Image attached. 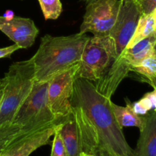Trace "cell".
<instances>
[{
	"label": "cell",
	"mask_w": 156,
	"mask_h": 156,
	"mask_svg": "<svg viewBox=\"0 0 156 156\" xmlns=\"http://www.w3.org/2000/svg\"><path fill=\"white\" fill-rule=\"evenodd\" d=\"M111 102L92 82L76 77L72 107L82 152L95 156L99 150H104L113 156H134V150L116 120Z\"/></svg>",
	"instance_id": "obj_1"
},
{
	"label": "cell",
	"mask_w": 156,
	"mask_h": 156,
	"mask_svg": "<svg viewBox=\"0 0 156 156\" xmlns=\"http://www.w3.org/2000/svg\"><path fill=\"white\" fill-rule=\"evenodd\" d=\"M89 38L86 34L81 32L68 36L44 35L39 48L31 57L34 64L35 82H48L79 64Z\"/></svg>",
	"instance_id": "obj_2"
},
{
	"label": "cell",
	"mask_w": 156,
	"mask_h": 156,
	"mask_svg": "<svg viewBox=\"0 0 156 156\" xmlns=\"http://www.w3.org/2000/svg\"><path fill=\"white\" fill-rule=\"evenodd\" d=\"M2 81L0 128L12 124L16 112L33 89L35 84V69L32 58L13 62L5 74Z\"/></svg>",
	"instance_id": "obj_3"
},
{
	"label": "cell",
	"mask_w": 156,
	"mask_h": 156,
	"mask_svg": "<svg viewBox=\"0 0 156 156\" xmlns=\"http://www.w3.org/2000/svg\"><path fill=\"white\" fill-rule=\"evenodd\" d=\"M48 82H35L31 92L14 117L12 123L19 127L24 134L35 132L63 121L56 118L48 102Z\"/></svg>",
	"instance_id": "obj_4"
},
{
	"label": "cell",
	"mask_w": 156,
	"mask_h": 156,
	"mask_svg": "<svg viewBox=\"0 0 156 156\" xmlns=\"http://www.w3.org/2000/svg\"><path fill=\"white\" fill-rule=\"evenodd\" d=\"M156 40V31L142 40L132 47L126 48L111 65L105 76L98 80L99 88L107 95L111 96L120 82L129 72L143 59L153 54V46Z\"/></svg>",
	"instance_id": "obj_5"
},
{
	"label": "cell",
	"mask_w": 156,
	"mask_h": 156,
	"mask_svg": "<svg viewBox=\"0 0 156 156\" xmlns=\"http://www.w3.org/2000/svg\"><path fill=\"white\" fill-rule=\"evenodd\" d=\"M117 58L115 43L110 35L90 37L82 52L77 77L97 82Z\"/></svg>",
	"instance_id": "obj_6"
},
{
	"label": "cell",
	"mask_w": 156,
	"mask_h": 156,
	"mask_svg": "<svg viewBox=\"0 0 156 156\" xmlns=\"http://www.w3.org/2000/svg\"><path fill=\"white\" fill-rule=\"evenodd\" d=\"M122 0H96L86 5L81 33L108 36L117 21Z\"/></svg>",
	"instance_id": "obj_7"
},
{
	"label": "cell",
	"mask_w": 156,
	"mask_h": 156,
	"mask_svg": "<svg viewBox=\"0 0 156 156\" xmlns=\"http://www.w3.org/2000/svg\"><path fill=\"white\" fill-rule=\"evenodd\" d=\"M79 69V64H77L49 81L47 89L49 105L56 118L64 119L73 113L72 98Z\"/></svg>",
	"instance_id": "obj_8"
},
{
	"label": "cell",
	"mask_w": 156,
	"mask_h": 156,
	"mask_svg": "<svg viewBox=\"0 0 156 156\" xmlns=\"http://www.w3.org/2000/svg\"><path fill=\"white\" fill-rule=\"evenodd\" d=\"M141 15L134 0H122L117 21L110 33L115 43L117 57L130 41Z\"/></svg>",
	"instance_id": "obj_9"
},
{
	"label": "cell",
	"mask_w": 156,
	"mask_h": 156,
	"mask_svg": "<svg viewBox=\"0 0 156 156\" xmlns=\"http://www.w3.org/2000/svg\"><path fill=\"white\" fill-rule=\"evenodd\" d=\"M0 30L21 49L30 48L39 34L33 20L18 16H0Z\"/></svg>",
	"instance_id": "obj_10"
},
{
	"label": "cell",
	"mask_w": 156,
	"mask_h": 156,
	"mask_svg": "<svg viewBox=\"0 0 156 156\" xmlns=\"http://www.w3.org/2000/svg\"><path fill=\"white\" fill-rule=\"evenodd\" d=\"M56 125L18 136L8 145L0 156H29L41 146L49 143L53 136Z\"/></svg>",
	"instance_id": "obj_11"
},
{
	"label": "cell",
	"mask_w": 156,
	"mask_h": 156,
	"mask_svg": "<svg viewBox=\"0 0 156 156\" xmlns=\"http://www.w3.org/2000/svg\"><path fill=\"white\" fill-rule=\"evenodd\" d=\"M144 119L134 156H156V112L145 114Z\"/></svg>",
	"instance_id": "obj_12"
},
{
	"label": "cell",
	"mask_w": 156,
	"mask_h": 156,
	"mask_svg": "<svg viewBox=\"0 0 156 156\" xmlns=\"http://www.w3.org/2000/svg\"><path fill=\"white\" fill-rule=\"evenodd\" d=\"M57 129L64 142L69 156H79L82 152L80 136L73 113L57 124Z\"/></svg>",
	"instance_id": "obj_13"
},
{
	"label": "cell",
	"mask_w": 156,
	"mask_h": 156,
	"mask_svg": "<svg viewBox=\"0 0 156 156\" xmlns=\"http://www.w3.org/2000/svg\"><path fill=\"white\" fill-rule=\"evenodd\" d=\"M111 108L116 120L122 129L130 126L142 129L144 124V115L137 114L133 108L132 103L128 101L126 106L123 107L111 102Z\"/></svg>",
	"instance_id": "obj_14"
},
{
	"label": "cell",
	"mask_w": 156,
	"mask_h": 156,
	"mask_svg": "<svg viewBox=\"0 0 156 156\" xmlns=\"http://www.w3.org/2000/svg\"><path fill=\"white\" fill-rule=\"evenodd\" d=\"M156 31V9L149 14H142L136 28L126 48L132 47Z\"/></svg>",
	"instance_id": "obj_15"
},
{
	"label": "cell",
	"mask_w": 156,
	"mask_h": 156,
	"mask_svg": "<svg viewBox=\"0 0 156 156\" xmlns=\"http://www.w3.org/2000/svg\"><path fill=\"white\" fill-rule=\"evenodd\" d=\"M134 111L139 115H145L149 111L156 112V89L143 96V98L132 104Z\"/></svg>",
	"instance_id": "obj_16"
},
{
	"label": "cell",
	"mask_w": 156,
	"mask_h": 156,
	"mask_svg": "<svg viewBox=\"0 0 156 156\" xmlns=\"http://www.w3.org/2000/svg\"><path fill=\"white\" fill-rule=\"evenodd\" d=\"M45 20H56L60 16L62 5L60 0H38Z\"/></svg>",
	"instance_id": "obj_17"
},
{
	"label": "cell",
	"mask_w": 156,
	"mask_h": 156,
	"mask_svg": "<svg viewBox=\"0 0 156 156\" xmlns=\"http://www.w3.org/2000/svg\"><path fill=\"white\" fill-rule=\"evenodd\" d=\"M132 72L138 73L147 80L156 77V56L152 54L146 59H143L140 64L134 67Z\"/></svg>",
	"instance_id": "obj_18"
},
{
	"label": "cell",
	"mask_w": 156,
	"mask_h": 156,
	"mask_svg": "<svg viewBox=\"0 0 156 156\" xmlns=\"http://www.w3.org/2000/svg\"><path fill=\"white\" fill-rule=\"evenodd\" d=\"M21 134L24 133H21L19 127L13 123L0 128V155L12 140Z\"/></svg>",
	"instance_id": "obj_19"
},
{
	"label": "cell",
	"mask_w": 156,
	"mask_h": 156,
	"mask_svg": "<svg viewBox=\"0 0 156 156\" xmlns=\"http://www.w3.org/2000/svg\"><path fill=\"white\" fill-rule=\"evenodd\" d=\"M50 156H69L63 140L57 129V125L56 126L54 134H53Z\"/></svg>",
	"instance_id": "obj_20"
},
{
	"label": "cell",
	"mask_w": 156,
	"mask_h": 156,
	"mask_svg": "<svg viewBox=\"0 0 156 156\" xmlns=\"http://www.w3.org/2000/svg\"><path fill=\"white\" fill-rule=\"evenodd\" d=\"M142 14H149L156 9V0H134Z\"/></svg>",
	"instance_id": "obj_21"
},
{
	"label": "cell",
	"mask_w": 156,
	"mask_h": 156,
	"mask_svg": "<svg viewBox=\"0 0 156 156\" xmlns=\"http://www.w3.org/2000/svg\"><path fill=\"white\" fill-rule=\"evenodd\" d=\"M19 49H21L19 46H18L15 44H14L13 45L9 46V47L0 48V59L9 57L12 53H14L15 51L19 50Z\"/></svg>",
	"instance_id": "obj_22"
},
{
	"label": "cell",
	"mask_w": 156,
	"mask_h": 156,
	"mask_svg": "<svg viewBox=\"0 0 156 156\" xmlns=\"http://www.w3.org/2000/svg\"><path fill=\"white\" fill-rule=\"evenodd\" d=\"M3 96V81L2 79H0V110H1L2 101Z\"/></svg>",
	"instance_id": "obj_23"
},
{
	"label": "cell",
	"mask_w": 156,
	"mask_h": 156,
	"mask_svg": "<svg viewBox=\"0 0 156 156\" xmlns=\"http://www.w3.org/2000/svg\"><path fill=\"white\" fill-rule=\"evenodd\" d=\"M95 156H113V155H111V154H109L108 152H106V151L99 150L98 152L97 153V155Z\"/></svg>",
	"instance_id": "obj_24"
},
{
	"label": "cell",
	"mask_w": 156,
	"mask_h": 156,
	"mask_svg": "<svg viewBox=\"0 0 156 156\" xmlns=\"http://www.w3.org/2000/svg\"><path fill=\"white\" fill-rule=\"evenodd\" d=\"M147 82H149V83L153 87V88L156 89V77L154 78V79H149V80H147Z\"/></svg>",
	"instance_id": "obj_25"
},
{
	"label": "cell",
	"mask_w": 156,
	"mask_h": 156,
	"mask_svg": "<svg viewBox=\"0 0 156 156\" xmlns=\"http://www.w3.org/2000/svg\"><path fill=\"white\" fill-rule=\"evenodd\" d=\"M79 156H94V155H91V154H88V153H86V152H81L80 155Z\"/></svg>",
	"instance_id": "obj_26"
},
{
	"label": "cell",
	"mask_w": 156,
	"mask_h": 156,
	"mask_svg": "<svg viewBox=\"0 0 156 156\" xmlns=\"http://www.w3.org/2000/svg\"><path fill=\"white\" fill-rule=\"evenodd\" d=\"M82 1L85 3V5H88V4H90V3L93 2H95L96 0H82Z\"/></svg>",
	"instance_id": "obj_27"
},
{
	"label": "cell",
	"mask_w": 156,
	"mask_h": 156,
	"mask_svg": "<svg viewBox=\"0 0 156 156\" xmlns=\"http://www.w3.org/2000/svg\"><path fill=\"white\" fill-rule=\"evenodd\" d=\"M153 55H155L156 56V40H155V44H154V46H153Z\"/></svg>",
	"instance_id": "obj_28"
},
{
	"label": "cell",
	"mask_w": 156,
	"mask_h": 156,
	"mask_svg": "<svg viewBox=\"0 0 156 156\" xmlns=\"http://www.w3.org/2000/svg\"></svg>",
	"instance_id": "obj_29"
}]
</instances>
